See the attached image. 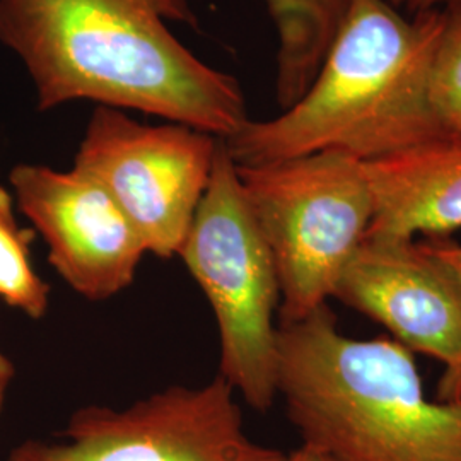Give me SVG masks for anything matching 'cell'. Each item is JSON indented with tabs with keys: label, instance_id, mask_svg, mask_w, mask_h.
<instances>
[{
	"label": "cell",
	"instance_id": "6da1fadb",
	"mask_svg": "<svg viewBox=\"0 0 461 461\" xmlns=\"http://www.w3.org/2000/svg\"><path fill=\"white\" fill-rule=\"evenodd\" d=\"M173 23H197L186 0H0V47L23 62L40 112L93 101L230 139L249 122L241 84Z\"/></svg>",
	"mask_w": 461,
	"mask_h": 461
},
{
	"label": "cell",
	"instance_id": "7a4b0ae2",
	"mask_svg": "<svg viewBox=\"0 0 461 461\" xmlns=\"http://www.w3.org/2000/svg\"><path fill=\"white\" fill-rule=\"evenodd\" d=\"M446 11L405 17L384 0H352L308 91L270 120L224 139L238 166L323 150L363 163L455 135L436 115L429 81Z\"/></svg>",
	"mask_w": 461,
	"mask_h": 461
},
{
	"label": "cell",
	"instance_id": "3957f363",
	"mask_svg": "<svg viewBox=\"0 0 461 461\" xmlns=\"http://www.w3.org/2000/svg\"><path fill=\"white\" fill-rule=\"evenodd\" d=\"M277 396L333 461H461V402L429 400L411 348L346 337L329 304L277 323Z\"/></svg>",
	"mask_w": 461,
	"mask_h": 461
},
{
	"label": "cell",
	"instance_id": "277c9868",
	"mask_svg": "<svg viewBox=\"0 0 461 461\" xmlns=\"http://www.w3.org/2000/svg\"><path fill=\"white\" fill-rule=\"evenodd\" d=\"M238 176L279 280V323L329 304L375 214L363 161L323 150L264 165Z\"/></svg>",
	"mask_w": 461,
	"mask_h": 461
},
{
	"label": "cell",
	"instance_id": "5b68a950",
	"mask_svg": "<svg viewBox=\"0 0 461 461\" xmlns=\"http://www.w3.org/2000/svg\"><path fill=\"white\" fill-rule=\"evenodd\" d=\"M178 258L214 312L217 376L251 409L267 412L277 398L279 280L222 139Z\"/></svg>",
	"mask_w": 461,
	"mask_h": 461
},
{
	"label": "cell",
	"instance_id": "8992f818",
	"mask_svg": "<svg viewBox=\"0 0 461 461\" xmlns=\"http://www.w3.org/2000/svg\"><path fill=\"white\" fill-rule=\"evenodd\" d=\"M230 384H171L125 409L87 405L72 412L60 443L28 439L7 461H284L253 441Z\"/></svg>",
	"mask_w": 461,
	"mask_h": 461
},
{
	"label": "cell",
	"instance_id": "52a82bcc",
	"mask_svg": "<svg viewBox=\"0 0 461 461\" xmlns=\"http://www.w3.org/2000/svg\"><path fill=\"white\" fill-rule=\"evenodd\" d=\"M219 144L186 125H149L123 110L96 106L72 167L115 200L148 253L169 260L178 257L207 192Z\"/></svg>",
	"mask_w": 461,
	"mask_h": 461
},
{
	"label": "cell",
	"instance_id": "ba28073f",
	"mask_svg": "<svg viewBox=\"0 0 461 461\" xmlns=\"http://www.w3.org/2000/svg\"><path fill=\"white\" fill-rule=\"evenodd\" d=\"M16 207L49 248V262L79 296L103 303L129 289L148 249L106 190L76 167L16 165Z\"/></svg>",
	"mask_w": 461,
	"mask_h": 461
},
{
	"label": "cell",
	"instance_id": "9c48e42d",
	"mask_svg": "<svg viewBox=\"0 0 461 461\" xmlns=\"http://www.w3.org/2000/svg\"><path fill=\"white\" fill-rule=\"evenodd\" d=\"M331 299L369 316L396 342L446 366L461 354V280L424 243L366 238Z\"/></svg>",
	"mask_w": 461,
	"mask_h": 461
},
{
	"label": "cell",
	"instance_id": "30bf717a",
	"mask_svg": "<svg viewBox=\"0 0 461 461\" xmlns=\"http://www.w3.org/2000/svg\"><path fill=\"white\" fill-rule=\"evenodd\" d=\"M375 214L366 238L447 236L461 228V133L364 163Z\"/></svg>",
	"mask_w": 461,
	"mask_h": 461
},
{
	"label": "cell",
	"instance_id": "8fae6325",
	"mask_svg": "<svg viewBox=\"0 0 461 461\" xmlns=\"http://www.w3.org/2000/svg\"><path fill=\"white\" fill-rule=\"evenodd\" d=\"M262 2L277 32L276 95L287 110L313 83L352 0Z\"/></svg>",
	"mask_w": 461,
	"mask_h": 461
},
{
	"label": "cell",
	"instance_id": "7c38bea8",
	"mask_svg": "<svg viewBox=\"0 0 461 461\" xmlns=\"http://www.w3.org/2000/svg\"><path fill=\"white\" fill-rule=\"evenodd\" d=\"M34 232L17 222L13 192L0 186V301L32 320L50 308V285L34 270L30 245Z\"/></svg>",
	"mask_w": 461,
	"mask_h": 461
},
{
	"label": "cell",
	"instance_id": "4fadbf2b",
	"mask_svg": "<svg viewBox=\"0 0 461 461\" xmlns=\"http://www.w3.org/2000/svg\"><path fill=\"white\" fill-rule=\"evenodd\" d=\"M430 103L449 133H461V0L447 5L446 26L434 53Z\"/></svg>",
	"mask_w": 461,
	"mask_h": 461
},
{
	"label": "cell",
	"instance_id": "5bb4252c",
	"mask_svg": "<svg viewBox=\"0 0 461 461\" xmlns=\"http://www.w3.org/2000/svg\"><path fill=\"white\" fill-rule=\"evenodd\" d=\"M426 247L443 262L449 265L461 280V245L447 240V236L429 238ZM436 400L439 402H461V354L460 357L446 366L443 376L438 383Z\"/></svg>",
	"mask_w": 461,
	"mask_h": 461
},
{
	"label": "cell",
	"instance_id": "9a60e30c",
	"mask_svg": "<svg viewBox=\"0 0 461 461\" xmlns=\"http://www.w3.org/2000/svg\"><path fill=\"white\" fill-rule=\"evenodd\" d=\"M384 2L390 4L392 7H395L396 11L409 9L413 14H419V13L436 11L441 5H449L456 0H384Z\"/></svg>",
	"mask_w": 461,
	"mask_h": 461
},
{
	"label": "cell",
	"instance_id": "2e32d148",
	"mask_svg": "<svg viewBox=\"0 0 461 461\" xmlns=\"http://www.w3.org/2000/svg\"><path fill=\"white\" fill-rule=\"evenodd\" d=\"M14 376H16L14 364L0 350V413L5 405V398H7Z\"/></svg>",
	"mask_w": 461,
	"mask_h": 461
},
{
	"label": "cell",
	"instance_id": "e0dca14e",
	"mask_svg": "<svg viewBox=\"0 0 461 461\" xmlns=\"http://www.w3.org/2000/svg\"><path fill=\"white\" fill-rule=\"evenodd\" d=\"M284 461H333L327 455L320 453L318 449L310 447V446L303 445L296 451H293L291 455L285 456Z\"/></svg>",
	"mask_w": 461,
	"mask_h": 461
},
{
	"label": "cell",
	"instance_id": "ac0fdd59",
	"mask_svg": "<svg viewBox=\"0 0 461 461\" xmlns=\"http://www.w3.org/2000/svg\"><path fill=\"white\" fill-rule=\"evenodd\" d=\"M456 2H460V0H456ZM453 4H455V2H453Z\"/></svg>",
	"mask_w": 461,
	"mask_h": 461
}]
</instances>
